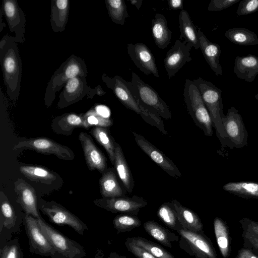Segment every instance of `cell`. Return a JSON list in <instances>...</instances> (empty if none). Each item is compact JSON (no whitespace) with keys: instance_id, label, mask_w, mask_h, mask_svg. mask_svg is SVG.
I'll return each instance as SVG.
<instances>
[{"instance_id":"1","label":"cell","mask_w":258,"mask_h":258,"mask_svg":"<svg viewBox=\"0 0 258 258\" xmlns=\"http://www.w3.org/2000/svg\"><path fill=\"white\" fill-rule=\"evenodd\" d=\"M15 37L5 35L0 41V63L7 93L17 101L20 92L22 64Z\"/></svg>"},{"instance_id":"2","label":"cell","mask_w":258,"mask_h":258,"mask_svg":"<svg viewBox=\"0 0 258 258\" xmlns=\"http://www.w3.org/2000/svg\"><path fill=\"white\" fill-rule=\"evenodd\" d=\"M101 79L126 108L140 115L146 123L156 127L162 134L168 135L161 117L157 113L145 108L137 101L128 86L127 81L119 76L109 77L105 73H103Z\"/></svg>"},{"instance_id":"3","label":"cell","mask_w":258,"mask_h":258,"mask_svg":"<svg viewBox=\"0 0 258 258\" xmlns=\"http://www.w3.org/2000/svg\"><path fill=\"white\" fill-rule=\"evenodd\" d=\"M198 88L211 117L213 127L223 147L227 146L226 136L222 122L225 116L223 111L222 90L212 82L201 77L192 80Z\"/></svg>"},{"instance_id":"4","label":"cell","mask_w":258,"mask_h":258,"mask_svg":"<svg viewBox=\"0 0 258 258\" xmlns=\"http://www.w3.org/2000/svg\"><path fill=\"white\" fill-rule=\"evenodd\" d=\"M88 71L84 59L71 55L55 71L48 83L44 94V103L47 107L52 104L56 93L66 83L76 77H87Z\"/></svg>"},{"instance_id":"5","label":"cell","mask_w":258,"mask_h":258,"mask_svg":"<svg viewBox=\"0 0 258 258\" xmlns=\"http://www.w3.org/2000/svg\"><path fill=\"white\" fill-rule=\"evenodd\" d=\"M128 85L137 101L142 106L165 119L171 118V112L168 106L158 92L133 72H132L131 80L128 82Z\"/></svg>"},{"instance_id":"6","label":"cell","mask_w":258,"mask_h":258,"mask_svg":"<svg viewBox=\"0 0 258 258\" xmlns=\"http://www.w3.org/2000/svg\"><path fill=\"white\" fill-rule=\"evenodd\" d=\"M183 95L187 110L196 125L203 131L205 136H212L213 124L211 117L192 80H185Z\"/></svg>"},{"instance_id":"7","label":"cell","mask_w":258,"mask_h":258,"mask_svg":"<svg viewBox=\"0 0 258 258\" xmlns=\"http://www.w3.org/2000/svg\"><path fill=\"white\" fill-rule=\"evenodd\" d=\"M86 78V77L84 76L76 77L66 83L58 96V108L67 107L86 97L93 98L96 95L101 96L105 94V92L99 85L94 88L88 86Z\"/></svg>"},{"instance_id":"8","label":"cell","mask_w":258,"mask_h":258,"mask_svg":"<svg viewBox=\"0 0 258 258\" xmlns=\"http://www.w3.org/2000/svg\"><path fill=\"white\" fill-rule=\"evenodd\" d=\"M179 235L180 249L195 258H217V253L210 238L204 233L181 229Z\"/></svg>"},{"instance_id":"9","label":"cell","mask_w":258,"mask_h":258,"mask_svg":"<svg viewBox=\"0 0 258 258\" xmlns=\"http://www.w3.org/2000/svg\"><path fill=\"white\" fill-rule=\"evenodd\" d=\"M13 149L15 151L31 150L41 154L53 155L64 160H72L75 157L69 147L46 137L21 139L15 145Z\"/></svg>"},{"instance_id":"10","label":"cell","mask_w":258,"mask_h":258,"mask_svg":"<svg viewBox=\"0 0 258 258\" xmlns=\"http://www.w3.org/2000/svg\"><path fill=\"white\" fill-rule=\"evenodd\" d=\"M37 221L41 231L58 254L64 258H78L84 255V250L78 243L50 226L41 217Z\"/></svg>"},{"instance_id":"11","label":"cell","mask_w":258,"mask_h":258,"mask_svg":"<svg viewBox=\"0 0 258 258\" xmlns=\"http://www.w3.org/2000/svg\"><path fill=\"white\" fill-rule=\"evenodd\" d=\"M227 146L231 149L242 148L247 145L248 133L242 116L234 106L228 110L222 118Z\"/></svg>"},{"instance_id":"12","label":"cell","mask_w":258,"mask_h":258,"mask_svg":"<svg viewBox=\"0 0 258 258\" xmlns=\"http://www.w3.org/2000/svg\"><path fill=\"white\" fill-rule=\"evenodd\" d=\"M39 208L53 223L71 227L80 234L83 235L87 229L86 225L78 217L61 205L53 201H40Z\"/></svg>"},{"instance_id":"13","label":"cell","mask_w":258,"mask_h":258,"mask_svg":"<svg viewBox=\"0 0 258 258\" xmlns=\"http://www.w3.org/2000/svg\"><path fill=\"white\" fill-rule=\"evenodd\" d=\"M95 205L112 213L128 214L137 215L142 208L147 205L143 198L134 195L131 197H121L101 198L93 201Z\"/></svg>"},{"instance_id":"14","label":"cell","mask_w":258,"mask_h":258,"mask_svg":"<svg viewBox=\"0 0 258 258\" xmlns=\"http://www.w3.org/2000/svg\"><path fill=\"white\" fill-rule=\"evenodd\" d=\"M24 219L29 244L32 251L44 256H53L57 253L41 231L37 219L26 214Z\"/></svg>"},{"instance_id":"15","label":"cell","mask_w":258,"mask_h":258,"mask_svg":"<svg viewBox=\"0 0 258 258\" xmlns=\"http://www.w3.org/2000/svg\"><path fill=\"white\" fill-rule=\"evenodd\" d=\"M1 10L11 33H15L17 42L24 43L26 17L17 0H3Z\"/></svg>"},{"instance_id":"16","label":"cell","mask_w":258,"mask_h":258,"mask_svg":"<svg viewBox=\"0 0 258 258\" xmlns=\"http://www.w3.org/2000/svg\"><path fill=\"white\" fill-rule=\"evenodd\" d=\"M191 48L185 42L177 39L166 53L163 62L169 79L175 76L186 62L192 60L190 53Z\"/></svg>"},{"instance_id":"17","label":"cell","mask_w":258,"mask_h":258,"mask_svg":"<svg viewBox=\"0 0 258 258\" xmlns=\"http://www.w3.org/2000/svg\"><path fill=\"white\" fill-rule=\"evenodd\" d=\"M132 133L138 146L164 171L173 177L181 176L180 171L170 159L143 136L135 132H132Z\"/></svg>"},{"instance_id":"18","label":"cell","mask_w":258,"mask_h":258,"mask_svg":"<svg viewBox=\"0 0 258 258\" xmlns=\"http://www.w3.org/2000/svg\"><path fill=\"white\" fill-rule=\"evenodd\" d=\"M127 52L134 64L142 73L159 77L154 56L145 44L128 43Z\"/></svg>"},{"instance_id":"19","label":"cell","mask_w":258,"mask_h":258,"mask_svg":"<svg viewBox=\"0 0 258 258\" xmlns=\"http://www.w3.org/2000/svg\"><path fill=\"white\" fill-rule=\"evenodd\" d=\"M79 140L82 145L88 169L91 171L97 170L102 174L108 168L104 154L95 145L90 136L87 133H80Z\"/></svg>"},{"instance_id":"20","label":"cell","mask_w":258,"mask_h":258,"mask_svg":"<svg viewBox=\"0 0 258 258\" xmlns=\"http://www.w3.org/2000/svg\"><path fill=\"white\" fill-rule=\"evenodd\" d=\"M14 190L17 196V202L26 214L39 218L40 216L37 209V199L34 188L24 180L19 178L15 182Z\"/></svg>"},{"instance_id":"21","label":"cell","mask_w":258,"mask_h":258,"mask_svg":"<svg viewBox=\"0 0 258 258\" xmlns=\"http://www.w3.org/2000/svg\"><path fill=\"white\" fill-rule=\"evenodd\" d=\"M198 33L200 48L206 61L216 76H221L222 68L219 61L221 53L220 45L211 42L200 28H198Z\"/></svg>"},{"instance_id":"22","label":"cell","mask_w":258,"mask_h":258,"mask_svg":"<svg viewBox=\"0 0 258 258\" xmlns=\"http://www.w3.org/2000/svg\"><path fill=\"white\" fill-rule=\"evenodd\" d=\"M84 113H67L55 117L52 121V131L58 135H71L77 127L87 128Z\"/></svg>"},{"instance_id":"23","label":"cell","mask_w":258,"mask_h":258,"mask_svg":"<svg viewBox=\"0 0 258 258\" xmlns=\"http://www.w3.org/2000/svg\"><path fill=\"white\" fill-rule=\"evenodd\" d=\"M115 168H108L100 178V194L103 198L126 196V191L119 182Z\"/></svg>"},{"instance_id":"24","label":"cell","mask_w":258,"mask_h":258,"mask_svg":"<svg viewBox=\"0 0 258 258\" xmlns=\"http://www.w3.org/2000/svg\"><path fill=\"white\" fill-rule=\"evenodd\" d=\"M233 71L237 78L249 83L253 82L258 75V57L252 54L237 56Z\"/></svg>"},{"instance_id":"25","label":"cell","mask_w":258,"mask_h":258,"mask_svg":"<svg viewBox=\"0 0 258 258\" xmlns=\"http://www.w3.org/2000/svg\"><path fill=\"white\" fill-rule=\"evenodd\" d=\"M170 202L177 212L178 220L183 229L204 233L203 224L195 212L183 206L175 199L172 200Z\"/></svg>"},{"instance_id":"26","label":"cell","mask_w":258,"mask_h":258,"mask_svg":"<svg viewBox=\"0 0 258 258\" xmlns=\"http://www.w3.org/2000/svg\"><path fill=\"white\" fill-rule=\"evenodd\" d=\"M114 166L117 175L127 192L131 194L135 186L133 175L119 143L115 142Z\"/></svg>"},{"instance_id":"27","label":"cell","mask_w":258,"mask_h":258,"mask_svg":"<svg viewBox=\"0 0 258 258\" xmlns=\"http://www.w3.org/2000/svg\"><path fill=\"white\" fill-rule=\"evenodd\" d=\"M69 0H51L50 7V25L54 32H62L68 21Z\"/></svg>"},{"instance_id":"28","label":"cell","mask_w":258,"mask_h":258,"mask_svg":"<svg viewBox=\"0 0 258 258\" xmlns=\"http://www.w3.org/2000/svg\"><path fill=\"white\" fill-rule=\"evenodd\" d=\"M152 34L157 46L161 49L166 48L172 38V32L167 25V21L164 15L156 13L152 19Z\"/></svg>"},{"instance_id":"29","label":"cell","mask_w":258,"mask_h":258,"mask_svg":"<svg viewBox=\"0 0 258 258\" xmlns=\"http://www.w3.org/2000/svg\"><path fill=\"white\" fill-rule=\"evenodd\" d=\"M178 20L180 40L196 49L200 48L198 28L194 24L187 11L181 10Z\"/></svg>"},{"instance_id":"30","label":"cell","mask_w":258,"mask_h":258,"mask_svg":"<svg viewBox=\"0 0 258 258\" xmlns=\"http://www.w3.org/2000/svg\"><path fill=\"white\" fill-rule=\"evenodd\" d=\"M145 231L162 245L171 248L172 243L179 241V236L167 229L156 221L148 220L143 224Z\"/></svg>"},{"instance_id":"31","label":"cell","mask_w":258,"mask_h":258,"mask_svg":"<svg viewBox=\"0 0 258 258\" xmlns=\"http://www.w3.org/2000/svg\"><path fill=\"white\" fill-rule=\"evenodd\" d=\"M217 243L223 258H228L231 252V237L227 224L221 218L216 217L213 222Z\"/></svg>"},{"instance_id":"32","label":"cell","mask_w":258,"mask_h":258,"mask_svg":"<svg viewBox=\"0 0 258 258\" xmlns=\"http://www.w3.org/2000/svg\"><path fill=\"white\" fill-rule=\"evenodd\" d=\"M242 230L243 247L258 254V222L245 217L239 221Z\"/></svg>"},{"instance_id":"33","label":"cell","mask_w":258,"mask_h":258,"mask_svg":"<svg viewBox=\"0 0 258 258\" xmlns=\"http://www.w3.org/2000/svg\"><path fill=\"white\" fill-rule=\"evenodd\" d=\"M19 170L25 177L33 181L48 184L56 179L55 173L40 166L22 165Z\"/></svg>"},{"instance_id":"34","label":"cell","mask_w":258,"mask_h":258,"mask_svg":"<svg viewBox=\"0 0 258 258\" xmlns=\"http://www.w3.org/2000/svg\"><path fill=\"white\" fill-rule=\"evenodd\" d=\"M223 189L231 194L245 199H258V183L252 181L229 182Z\"/></svg>"},{"instance_id":"35","label":"cell","mask_w":258,"mask_h":258,"mask_svg":"<svg viewBox=\"0 0 258 258\" xmlns=\"http://www.w3.org/2000/svg\"><path fill=\"white\" fill-rule=\"evenodd\" d=\"M91 134L106 151L111 164L115 160V141L110 134L109 127L95 126L90 131Z\"/></svg>"},{"instance_id":"36","label":"cell","mask_w":258,"mask_h":258,"mask_svg":"<svg viewBox=\"0 0 258 258\" xmlns=\"http://www.w3.org/2000/svg\"><path fill=\"white\" fill-rule=\"evenodd\" d=\"M225 36L232 43L241 46L258 44V37L256 33L245 28L229 29L225 32Z\"/></svg>"},{"instance_id":"37","label":"cell","mask_w":258,"mask_h":258,"mask_svg":"<svg viewBox=\"0 0 258 258\" xmlns=\"http://www.w3.org/2000/svg\"><path fill=\"white\" fill-rule=\"evenodd\" d=\"M157 216L162 222L176 232L183 229L178 220L177 212L170 202L164 203L159 207Z\"/></svg>"},{"instance_id":"38","label":"cell","mask_w":258,"mask_h":258,"mask_svg":"<svg viewBox=\"0 0 258 258\" xmlns=\"http://www.w3.org/2000/svg\"><path fill=\"white\" fill-rule=\"evenodd\" d=\"M1 204V231L3 228L11 229L17 222V216L15 211L6 195L0 192Z\"/></svg>"},{"instance_id":"39","label":"cell","mask_w":258,"mask_h":258,"mask_svg":"<svg viewBox=\"0 0 258 258\" xmlns=\"http://www.w3.org/2000/svg\"><path fill=\"white\" fill-rule=\"evenodd\" d=\"M108 14L111 21L118 25H124L129 15L124 0H105Z\"/></svg>"},{"instance_id":"40","label":"cell","mask_w":258,"mask_h":258,"mask_svg":"<svg viewBox=\"0 0 258 258\" xmlns=\"http://www.w3.org/2000/svg\"><path fill=\"white\" fill-rule=\"evenodd\" d=\"M138 246L144 248L156 258H175L174 255L158 244L142 237H129Z\"/></svg>"},{"instance_id":"41","label":"cell","mask_w":258,"mask_h":258,"mask_svg":"<svg viewBox=\"0 0 258 258\" xmlns=\"http://www.w3.org/2000/svg\"><path fill=\"white\" fill-rule=\"evenodd\" d=\"M112 223L118 233H123L140 227L141 221L137 215L120 214L114 217Z\"/></svg>"},{"instance_id":"42","label":"cell","mask_w":258,"mask_h":258,"mask_svg":"<svg viewBox=\"0 0 258 258\" xmlns=\"http://www.w3.org/2000/svg\"><path fill=\"white\" fill-rule=\"evenodd\" d=\"M84 116L87 128L95 126L109 127L113 124L112 119L101 115L95 109H90Z\"/></svg>"},{"instance_id":"43","label":"cell","mask_w":258,"mask_h":258,"mask_svg":"<svg viewBox=\"0 0 258 258\" xmlns=\"http://www.w3.org/2000/svg\"><path fill=\"white\" fill-rule=\"evenodd\" d=\"M1 258H22V253L16 240L3 247L1 250Z\"/></svg>"},{"instance_id":"44","label":"cell","mask_w":258,"mask_h":258,"mask_svg":"<svg viewBox=\"0 0 258 258\" xmlns=\"http://www.w3.org/2000/svg\"><path fill=\"white\" fill-rule=\"evenodd\" d=\"M258 11V0L240 1L237 10V15L241 16L254 13Z\"/></svg>"},{"instance_id":"45","label":"cell","mask_w":258,"mask_h":258,"mask_svg":"<svg viewBox=\"0 0 258 258\" xmlns=\"http://www.w3.org/2000/svg\"><path fill=\"white\" fill-rule=\"evenodd\" d=\"M124 243L127 250L137 258H156L144 248L134 243L129 237L126 238Z\"/></svg>"},{"instance_id":"46","label":"cell","mask_w":258,"mask_h":258,"mask_svg":"<svg viewBox=\"0 0 258 258\" xmlns=\"http://www.w3.org/2000/svg\"><path fill=\"white\" fill-rule=\"evenodd\" d=\"M240 0H211L208 7L209 11H220L229 8Z\"/></svg>"},{"instance_id":"47","label":"cell","mask_w":258,"mask_h":258,"mask_svg":"<svg viewBox=\"0 0 258 258\" xmlns=\"http://www.w3.org/2000/svg\"><path fill=\"white\" fill-rule=\"evenodd\" d=\"M235 258H258V254L251 249L242 247L238 250Z\"/></svg>"},{"instance_id":"48","label":"cell","mask_w":258,"mask_h":258,"mask_svg":"<svg viewBox=\"0 0 258 258\" xmlns=\"http://www.w3.org/2000/svg\"><path fill=\"white\" fill-rule=\"evenodd\" d=\"M168 6L171 10H183V5L182 0H170L168 1Z\"/></svg>"},{"instance_id":"49","label":"cell","mask_w":258,"mask_h":258,"mask_svg":"<svg viewBox=\"0 0 258 258\" xmlns=\"http://www.w3.org/2000/svg\"><path fill=\"white\" fill-rule=\"evenodd\" d=\"M132 5L136 7L138 10H139L142 5L143 0H131L130 1Z\"/></svg>"},{"instance_id":"50","label":"cell","mask_w":258,"mask_h":258,"mask_svg":"<svg viewBox=\"0 0 258 258\" xmlns=\"http://www.w3.org/2000/svg\"><path fill=\"white\" fill-rule=\"evenodd\" d=\"M108 258H127L126 256L120 255L115 252H111Z\"/></svg>"},{"instance_id":"51","label":"cell","mask_w":258,"mask_h":258,"mask_svg":"<svg viewBox=\"0 0 258 258\" xmlns=\"http://www.w3.org/2000/svg\"><path fill=\"white\" fill-rule=\"evenodd\" d=\"M254 98L258 100V92L255 95Z\"/></svg>"}]
</instances>
